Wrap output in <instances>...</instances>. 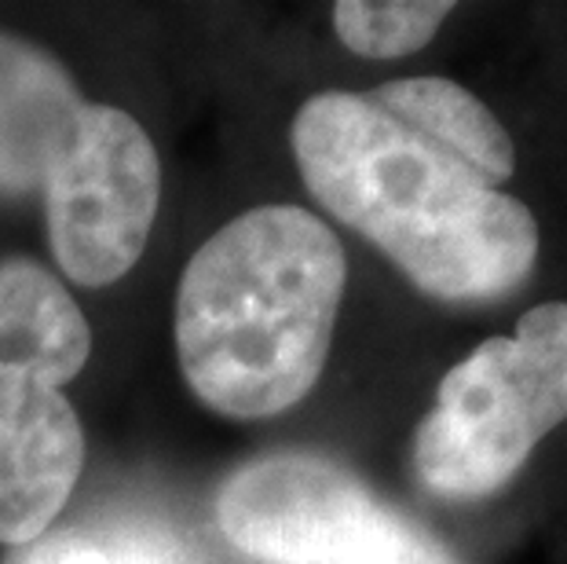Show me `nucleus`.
I'll use <instances>...</instances> for the list:
<instances>
[{
	"label": "nucleus",
	"mask_w": 567,
	"mask_h": 564,
	"mask_svg": "<svg viewBox=\"0 0 567 564\" xmlns=\"http://www.w3.org/2000/svg\"><path fill=\"white\" fill-rule=\"evenodd\" d=\"M567 418V301L524 311L443 375L414 433V473L432 495H498Z\"/></svg>",
	"instance_id": "5"
},
{
	"label": "nucleus",
	"mask_w": 567,
	"mask_h": 564,
	"mask_svg": "<svg viewBox=\"0 0 567 564\" xmlns=\"http://www.w3.org/2000/svg\"><path fill=\"white\" fill-rule=\"evenodd\" d=\"M348 283L344 246L300 206H260L195 249L176 290V356L209 411L257 422L319 386Z\"/></svg>",
	"instance_id": "2"
},
{
	"label": "nucleus",
	"mask_w": 567,
	"mask_h": 564,
	"mask_svg": "<svg viewBox=\"0 0 567 564\" xmlns=\"http://www.w3.org/2000/svg\"><path fill=\"white\" fill-rule=\"evenodd\" d=\"M30 195L63 279L100 290L147 249L162 162L128 111L84 100L48 48L0 33V202Z\"/></svg>",
	"instance_id": "3"
},
{
	"label": "nucleus",
	"mask_w": 567,
	"mask_h": 564,
	"mask_svg": "<svg viewBox=\"0 0 567 564\" xmlns=\"http://www.w3.org/2000/svg\"><path fill=\"white\" fill-rule=\"evenodd\" d=\"M378 506V495L341 462L279 451L224 480L216 524L227 543L257 561L326 564Z\"/></svg>",
	"instance_id": "6"
},
{
	"label": "nucleus",
	"mask_w": 567,
	"mask_h": 564,
	"mask_svg": "<svg viewBox=\"0 0 567 564\" xmlns=\"http://www.w3.org/2000/svg\"><path fill=\"white\" fill-rule=\"evenodd\" d=\"M326 564H462V561L425 524L410 521L400 510L381 502L370 513V521Z\"/></svg>",
	"instance_id": "9"
},
{
	"label": "nucleus",
	"mask_w": 567,
	"mask_h": 564,
	"mask_svg": "<svg viewBox=\"0 0 567 564\" xmlns=\"http://www.w3.org/2000/svg\"><path fill=\"white\" fill-rule=\"evenodd\" d=\"M384 111L400 122L414 125L473 170L484 173L491 184H509L516 173V147L505 125L487 111V103L451 78L421 74L384 81L370 92Z\"/></svg>",
	"instance_id": "7"
},
{
	"label": "nucleus",
	"mask_w": 567,
	"mask_h": 564,
	"mask_svg": "<svg viewBox=\"0 0 567 564\" xmlns=\"http://www.w3.org/2000/svg\"><path fill=\"white\" fill-rule=\"evenodd\" d=\"M289 143L308 195L421 294L487 305L513 297L535 271V213L370 92L311 95Z\"/></svg>",
	"instance_id": "1"
},
{
	"label": "nucleus",
	"mask_w": 567,
	"mask_h": 564,
	"mask_svg": "<svg viewBox=\"0 0 567 564\" xmlns=\"http://www.w3.org/2000/svg\"><path fill=\"white\" fill-rule=\"evenodd\" d=\"M92 352L70 290L30 257L0 260V546L52 532L84 470V425L63 396Z\"/></svg>",
	"instance_id": "4"
},
{
	"label": "nucleus",
	"mask_w": 567,
	"mask_h": 564,
	"mask_svg": "<svg viewBox=\"0 0 567 564\" xmlns=\"http://www.w3.org/2000/svg\"><path fill=\"white\" fill-rule=\"evenodd\" d=\"M451 11L454 4L443 0H341L333 4V30L363 59H403L436 38Z\"/></svg>",
	"instance_id": "8"
},
{
	"label": "nucleus",
	"mask_w": 567,
	"mask_h": 564,
	"mask_svg": "<svg viewBox=\"0 0 567 564\" xmlns=\"http://www.w3.org/2000/svg\"><path fill=\"white\" fill-rule=\"evenodd\" d=\"M0 564H162L158 557L132 546H103L100 539L66 527V532H44L33 543L11 546Z\"/></svg>",
	"instance_id": "10"
}]
</instances>
